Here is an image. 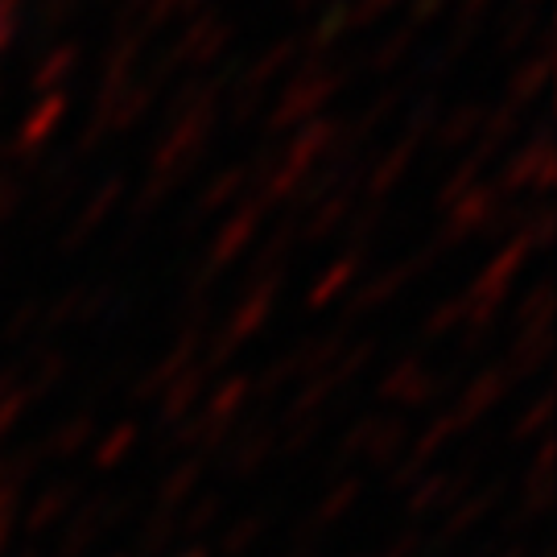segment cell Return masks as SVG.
I'll use <instances>...</instances> for the list:
<instances>
[{
  "label": "cell",
  "mask_w": 557,
  "mask_h": 557,
  "mask_svg": "<svg viewBox=\"0 0 557 557\" xmlns=\"http://www.w3.org/2000/svg\"><path fill=\"white\" fill-rule=\"evenodd\" d=\"M79 54H83V50L75 46V41H62V46H54V50L38 62V71H34L29 87H34V91H41V96H50V91H54V87H59V83L66 79L75 66H79Z\"/></svg>",
  "instance_id": "cell-11"
},
{
  "label": "cell",
  "mask_w": 557,
  "mask_h": 557,
  "mask_svg": "<svg viewBox=\"0 0 557 557\" xmlns=\"http://www.w3.org/2000/svg\"><path fill=\"white\" fill-rule=\"evenodd\" d=\"M310 4H319V0H294V9H310Z\"/></svg>",
  "instance_id": "cell-27"
},
{
  "label": "cell",
  "mask_w": 557,
  "mask_h": 557,
  "mask_svg": "<svg viewBox=\"0 0 557 557\" xmlns=\"http://www.w3.org/2000/svg\"><path fill=\"white\" fill-rule=\"evenodd\" d=\"M549 71H554V38H549V29H541V41H537V54L533 59H524L517 66V75L508 83V103L520 112V103H533L549 87Z\"/></svg>",
  "instance_id": "cell-7"
},
{
  "label": "cell",
  "mask_w": 557,
  "mask_h": 557,
  "mask_svg": "<svg viewBox=\"0 0 557 557\" xmlns=\"http://www.w3.org/2000/svg\"><path fill=\"white\" fill-rule=\"evenodd\" d=\"M351 83V66H301L298 75L289 79V87L281 91L277 108L269 116V133H285L298 120L314 116L322 103L338 96Z\"/></svg>",
  "instance_id": "cell-1"
},
{
  "label": "cell",
  "mask_w": 557,
  "mask_h": 557,
  "mask_svg": "<svg viewBox=\"0 0 557 557\" xmlns=\"http://www.w3.org/2000/svg\"><path fill=\"white\" fill-rule=\"evenodd\" d=\"M244 182H248V170H244V165H227L220 178L211 182V186H207V190L199 195V211L207 215V211L223 207L227 199H236L239 190H244Z\"/></svg>",
  "instance_id": "cell-18"
},
{
  "label": "cell",
  "mask_w": 557,
  "mask_h": 557,
  "mask_svg": "<svg viewBox=\"0 0 557 557\" xmlns=\"http://www.w3.org/2000/svg\"><path fill=\"white\" fill-rule=\"evenodd\" d=\"M356 186H359V178H347L335 190V195H326V199H322L319 215L310 220V236H322V232H331V227H335V223L347 215V207L356 202Z\"/></svg>",
  "instance_id": "cell-15"
},
{
  "label": "cell",
  "mask_w": 557,
  "mask_h": 557,
  "mask_svg": "<svg viewBox=\"0 0 557 557\" xmlns=\"http://www.w3.org/2000/svg\"><path fill=\"white\" fill-rule=\"evenodd\" d=\"M298 50H301V46L294 38L277 41V46H273V50H269V54H264V59H260L257 66L244 75V83H239V96H236V120H252V112H257V96L269 87V83L277 79L289 62L298 59Z\"/></svg>",
  "instance_id": "cell-6"
},
{
  "label": "cell",
  "mask_w": 557,
  "mask_h": 557,
  "mask_svg": "<svg viewBox=\"0 0 557 557\" xmlns=\"http://www.w3.org/2000/svg\"><path fill=\"white\" fill-rule=\"evenodd\" d=\"M145 29H128V34H120L116 46L108 50V59H103V75H100V91L96 96H116L124 91L133 75H137V62H140V50H145Z\"/></svg>",
  "instance_id": "cell-8"
},
{
  "label": "cell",
  "mask_w": 557,
  "mask_h": 557,
  "mask_svg": "<svg viewBox=\"0 0 557 557\" xmlns=\"http://www.w3.org/2000/svg\"><path fill=\"white\" fill-rule=\"evenodd\" d=\"M533 29H537V13L533 9H517V17L504 25V50H520V46H529V38H533Z\"/></svg>",
  "instance_id": "cell-22"
},
{
  "label": "cell",
  "mask_w": 557,
  "mask_h": 557,
  "mask_svg": "<svg viewBox=\"0 0 557 557\" xmlns=\"http://www.w3.org/2000/svg\"><path fill=\"white\" fill-rule=\"evenodd\" d=\"M343 29H347V0H331V4H326V17H322L319 25L310 29V38H306V50H310V54H322Z\"/></svg>",
  "instance_id": "cell-19"
},
{
  "label": "cell",
  "mask_w": 557,
  "mask_h": 557,
  "mask_svg": "<svg viewBox=\"0 0 557 557\" xmlns=\"http://www.w3.org/2000/svg\"><path fill=\"white\" fill-rule=\"evenodd\" d=\"M517 128H520V112L512 108V103H499V108H492V112L483 116V128H479L475 158L487 161L492 153H496V149H504V140L517 137Z\"/></svg>",
  "instance_id": "cell-12"
},
{
  "label": "cell",
  "mask_w": 557,
  "mask_h": 557,
  "mask_svg": "<svg viewBox=\"0 0 557 557\" xmlns=\"http://www.w3.org/2000/svg\"><path fill=\"white\" fill-rule=\"evenodd\" d=\"M421 137H400V145L393 149V153H384L380 158V165L368 174V186H363V195H368V202H380L393 186H397L400 178H405V170H409V161H413V153H418Z\"/></svg>",
  "instance_id": "cell-9"
},
{
  "label": "cell",
  "mask_w": 557,
  "mask_h": 557,
  "mask_svg": "<svg viewBox=\"0 0 557 557\" xmlns=\"http://www.w3.org/2000/svg\"><path fill=\"white\" fill-rule=\"evenodd\" d=\"M75 9V0H41V13H38V21L46 25V29H54L66 13Z\"/></svg>",
  "instance_id": "cell-25"
},
{
  "label": "cell",
  "mask_w": 557,
  "mask_h": 557,
  "mask_svg": "<svg viewBox=\"0 0 557 557\" xmlns=\"http://www.w3.org/2000/svg\"><path fill=\"white\" fill-rule=\"evenodd\" d=\"M479 170H483V161H479L475 153H471V158L462 161V165H458L455 174L446 178V186H442V190H438V202H442V207H450V202H455V199H462V195L471 190V182H475Z\"/></svg>",
  "instance_id": "cell-21"
},
{
  "label": "cell",
  "mask_w": 557,
  "mask_h": 557,
  "mask_svg": "<svg viewBox=\"0 0 557 557\" xmlns=\"http://www.w3.org/2000/svg\"><path fill=\"white\" fill-rule=\"evenodd\" d=\"M21 202H25V178L13 170H0V220H9Z\"/></svg>",
  "instance_id": "cell-23"
},
{
  "label": "cell",
  "mask_w": 557,
  "mask_h": 557,
  "mask_svg": "<svg viewBox=\"0 0 557 557\" xmlns=\"http://www.w3.org/2000/svg\"><path fill=\"white\" fill-rule=\"evenodd\" d=\"M446 4H450V0H413V4H409V29H421L425 21H434Z\"/></svg>",
  "instance_id": "cell-24"
},
{
  "label": "cell",
  "mask_w": 557,
  "mask_h": 557,
  "mask_svg": "<svg viewBox=\"0 0 557 557\" xmlns=\"http://www.w3.org/2000/svg\"><path fill=\"white\" fill-rule=\"evenodd\" d=\"M66 96L62 91H50V96H41L34 108H29V116L21 120L17 137L9 140V153L13 158H29L34 149H41L46 140L54 137V128L62 124V116H66Z\"/></svg>",
  "instance_id": "cell-5"
},
{
  "label": "cell",
  "mask_w": 557,
  "mask_h": 557,
  "mask_svg": "<svg viewBox=\"0 0 557 557\" xmlns=\"http://www.w3.org/2000/svg\"><path fill=\"white\" fill-rule=\"evenodd\" d=\"M405 0H347V29H368Z\"/></svg>",
  "instance_id": "cell-20"
},
{
  "label": "cell",
  "mask_w": 557,
  "mask_h": 557,
  "mask_svg": "<svg viewBox=\"0 0 557 557\" xmlns=\"http://www.w3.org/2000/svg\"><path fill=\"white\" fill-rule=\"evenodd\" d=\"M413 34L418 29H409V25H400L397 34H388V38H380L372 46V54H368V71H393L409 50H413Z\"/></svg>",
  "instance_id": "cell-16"
},
{
  "label": "cell",
  "mask_w": 557,
  "mask_h": 557,
  "mask_svg": "<svg viewBox=\"0 0 557 557\" xmlns=\"http://www.w3.org/2000/svg\"><path fill=\"white\" fill-rule=\"evenodd\" d=\"M227 41H232V25H227L215 9H207V13H199V17L182 29V38L174 41V50L158 62V75L165 79L170 66H195V71H199V66H211V62L227 50Z\"/></svg>",
  "instance_id": "cell-2"
},
{
  "label": "cell",
  "mask_w": 557,
  "mask_h": 557,
  "mask_svg": "<svg viewBox=\"0 0 557 557\" xmlns=\"http://www.w3.org/2000/svg\"><path fill=\"white\" fill-rule=\"evenodd\" d=\"M338 133H343V124H338V120H306L298 133H294V140L285 145L281 161H285L289 170H298L301 178H306V174H314L322 161H326V153L335 149Z\"/></svg>",
  "instance_id": "cell-4"
},
{
  "label": "cell",
  "mask_w": 557,
  "mask_h": 557,
  "mask_svg": "<svg viewBox=\"0 0 557 557\" xmlns=\"http://www.w3.org/2000/svg\"><path fill=\"white\" fill-rule=\"evenodd\" d=\"M120 195H124V178H120V174H108L100 190L87 199V211H83V220L75 223V236H71V239H83V232H87L91 223H100L103 215L112 211V202H120Z\"/></svg>",
  "instance_id": "cell-17"
},
{
  "label": "cell",
  "mask_w": 557,
  "mask_h": 557,
  "mask_svg": "<svg viewBox=\"0 0 557 557\" xmlns=\"http://www.w3.org/2000/svg\"><path fill=\"white\" fill-rule=\"evenodd\" d=\"M483 116H487V108H483V103H462L455 116H446V124L438 128V145L442 149H458V145H467V140L483 128Z\"/></svg>",
  "instance_id": "cell-13"
},
{
  "label": "cell",
  "mask_w": 557,
  "mask_h": 557,
  "mask_svg": "<svg viewBox=\"0 0 557 557\" xmlns=\"http://www.w3.org/2000/svg\"><path fill=\"white\" fill-rule=\"evenodd\" d=\"M499 207V190L487 182V186H471L462 199L450 202V236L458 232H471V227H483V223L496 215Z\"/></svg>",
  "instance_id": "cell-10"
},
{
  "label": "cell",
  "mask_w": 557,
  "mask_h": 557,
  "mask_svg": "<svg viewBox=\"0 0 557 557\" xmlns=\"http://www.w3.org/2000/svg\"><path fill=\"white\" fill-rule=\"evenodd\" d=\"M554 137H549V124H541L537 133H533V140L520 149V153H512L508 158V165H504V174H499L496 190H524V186H533L541 199L549 195V186H554Z\"/></svg>",
  "instance_id": "cell-3"
},
{
  "label": "cell",
  "mask_w": 557,
  "mask_h": 557,
  "mask_svg": "<svg viewBox=\"0 0 557 557\" xmlns=\"http://www.w3.org/2000/svg\"><path fill=\"white\" fill-rule=\"evenodd\" d=\"M17 29H21V21L17 17H0V54L13 46V38H17Z\"/></svg>",
  "instance_id": "cell-26"
},
{
  "label": "cell",
  "mask_w": 557,
  "mask_h": 557,
  "mask_svg": "<svg viewBox=\"0 0 557 557\" xmlns=\"http://www.w3.org/2000/svg\"><path fill=\"white\" fill-rule=\"evenodd\" d=\"M260 211H264V202L252 195V199H244V207L236 211V220H232V227H223L220 236V257H236L239 248L248 244V236H252V227H257Z\"/></svg>",
  "instance_id": "cell-14"
}]
</instances>
